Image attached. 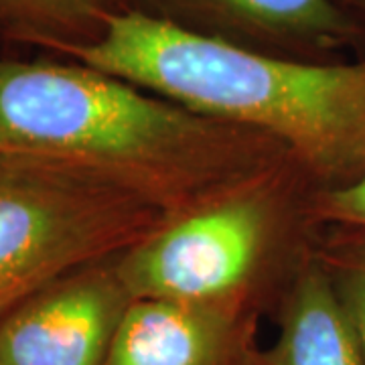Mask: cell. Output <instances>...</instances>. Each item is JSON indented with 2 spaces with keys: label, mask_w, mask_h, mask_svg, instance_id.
<instances>
[{
  "label": "cell",
  "mask_w": 365,
  "mask_h": 365,
  "mask_svg": "<svg viewBox=\"0 0 365 365\" xmlns=\"http://www.w3.org/2000/svg\"><path fill=\"white\" fill-rule=\"evenodd\" d=\"M0 150L88 165L170 217L294 157L83 63L0 59Z\"/></svg>",
  "instance_id": "cell-1"
},
{
  "label": "cell",
  "mask_w": 365,
  "mask_h": 365,
  "mask_svg": "<svg viewBox=\"0 0 365 365\" xmlns=\"http://www.w3.org/2000/svg\"><path fill=\"white\" fill-rule=\"evenodd\" d=\"M53 51L197 114L270 136L321 191L351 185L365 173V57H280L138 11L116 14L91 43Z\"/></svg>",
  "instance_id": "cell-2"
},
{
  "label": "cell",
  "mask_w": 365,
  "mask_h": 365,
  "mask_svg": "<svg viewBox=\"0 0 365 365\" xmlns=\"http://www.w3.org/2000/svg\"><path fill=\"white\" fill-rule=\"evenodd\" d=\"M321 189L297 160L256 175L173 217L116 256L132 299L274 314L313 258Z\"/></svg>",
  "instance_id": "cell-3"
},
{
  "label": "cell",
  "mask_w": 365,
  "mask_h": 365,
  "mask_svg": "<svg viewBox=\"0 0 365 365\" xmlns=\"http://www.w3.org/2000/svg\"><path fill=\"white\" fill-rule=\"evenodd\" d=\"M169 220L88 165L0 150V317L59 276L136 246Z\"/></svg>",
  "instance_id": "cell-4"
},
{
  "label": "cell",
  "mask_w": 365,
  "mask_h": 365,
  "mask_svg": "<svg viewBox=\"0 0 365 365\" xmlns=\"http://www.w3.org/2000/svg\"><path fill=\"white\" fill-rule=\"evenodd\" d=\"M132 300L116 256L63 274L0 317V361L106 365Z\"/></svg>",
  "instance_id": "cell-5"
},
{
  "label": "cell",
  "mask_w": 365,
  "mask_h": 365,
  "mask_svg": "<svg viewBox=\"0 0 365 365\" xmlns=\"http://www.w3.org/2000/svg\"><path fill=\"white\" fill-rule=\"evenodd\" d=\"M132 11L256 51L335 61L365 47V23L337 0H128Z\"/></svg>",
  "instance_id": "cell-6"
},
{
  "label": "cell",
  "mask_w": 365,
  "mask_h": 365,
  "mask_svg": "<svg viewBox=\"0 0 365 365\" xmlns=\"http://www.w3.org/2000/svg\"><path fill=\"white\" fill-rule=\"evenodd\" d=\"M260 314L134 299L106 365H256Z\"/></svg>",
  "instance_id": "cell-7"
},
{
  "label": "cell",
  "mask_w": 365,
  "mask_h": 365,
  "mask_svg": "<svg viewBox=\"0 0 365 365\" xmlns=\"http://www.w3.org/2000/svg\"><path fill=\"white\" fill-rule=\"evenodd\" d=\"M274 317L278 337L256 365H365L357 333L317 248L288 287Z\"/></svg>",
  "instance_id": "cell-8"
},
{
  "label": "cell",
  "mask_w": 365,
  "mask_h": 365,
  "mask_svg": "<svg viewBox=\"0 0 365 365\" xmlns=\"http://www.w3.org/2000/svg\"><path fill=\"white\" fill-rule=\"evenodd\" d=\"M128 0H0V25L14 39L55 49L96 41Z\"/></svg>",
  "instance_id": "cell-9"
},
{
  "label": "cell",
  "mask_w": 365,
  "mask_h": 365,
  "mask_svg": "<svg viewBox=\"0 0 365 365\" xmlns=\"http://www.w3.org/2000/svg\"><path fill=\"white\" fill-rule=\"evenodd\" d=\"M313 213L323 240L365 250V173L351 185L319 191Z\"/></svg>",
  "instance_id": "cell-10"
},
{
  "label": "cell",
  "mask_w": 365,
  "mask_h": 365,
  "mask_svg": "<svg viewBox=\"0 0 365 365\" xmlns=\"http://www.w3.org/2000/svg\"><path fill=\"white\" fill-rule=\"evenodd\" d=\"M317 256L325 264L365 355V250L335 244L319 235Z\"/></svg>",
  "instance_id": "cell-11"
},
{
  "label": "cell",
  "mask_w": 365,
  "mask_h": 365,
  "mask_svg": "<svg viewBox=\"0 0 365 365\" xmlns=\"http://www.w3.org/2000/svg\"><path fill=\"white\" fill-rule=\"evenodd\" d=\"M337 2L365 23V0H337Z\"/></svg>",
  "instance_id": "cell-12"
},
{
  "label": "cell",
  "mask_w": 365,
  "mask_h": 365,
  "mask_svg": "<svg viewBox=\"0 0 365 365\" xmlns=\"http://www.w3.org/2000/svg\"><path fill=\"white\" fill-rule=\"evenodd\" d=\"M0 365H4V364H2V361H0Z\"/></svg>",
  "instance_id": "cell-13"
}]
</instances>
